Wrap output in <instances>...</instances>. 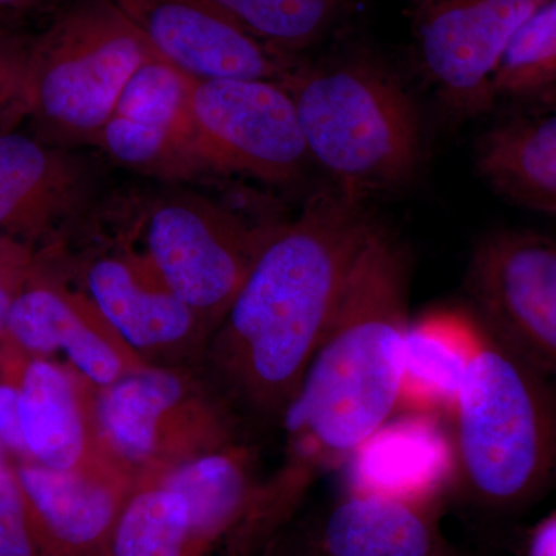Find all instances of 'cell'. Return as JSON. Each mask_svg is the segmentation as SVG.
<instances>
[{
    "instance_id": "cell-18",
    "label": "cell",
    "mask_w": 556,
    "mask_h": 556,
    "mask_svg": "<svg viewBox=\"0 0 556 556\" xmlns=\"http://www.w3.org/2000/svg\"><path fill=\"white\" fill-rule=\"evenodd\" d=\"M316 533L328 556H463L442 533L434 504L375 493L348 490Z\"/></svg>"
},
{
    "instance_id": "cell-13",
    "label": "cell",
    "mask_w": 556,
    "mask_h": 556,
    "mask_svg": "<svg viewBox=\"0 0 556 556\" xmlns=\"http://www.w3.org/2000/svg\"><path fill=\"white\" fill-rule=\"evenodd\" d=\"M5 339L27 356L51 358L56 354L94 388L144 367L83 292L73 291L46 260L11 306Z\"/></svg>"
},
{
    "instance_id": "cell-31",
    "label": "cell",
    "mask_w": 556,
    "mask_h": 556,
    "mask_svg": "<svg viewBox=\"0 0 556 556\" xmlns=\"http://www.w3.org/2000/svg\"><path fill=\"white\" fill-rule=\"evenodd\" d=\"M527 556H556V511L533 529Z\"/></svg>"
},
{
    "instance_id": "cell-7",
    "label": "cell",
    "mask_w": 556,
    "mask_h": 556,
    "mask_svg": "<svg viewBox=\"0 0 556 556\" xmlns=\"http://www.w3.org/2000/svg\"><path fill=\"white\" fill-rule=\"evenodd\" d=\"M277 226L254 225L232 208L181 192L150 204L139 236L163 283L211 336Z\"/></svg>"
},
{
    "instance_id": "cell-32",
    "label": "cell",
    "mask_w": 556,
    "mask_h": 556,
    "mask_svg": "<svg viewBox=\"0 0 556 556\" xmlns=\"http://www.w3.org/2000/svg\"><path fill=\"white\" fill-rule=\"evenodd\" d=\"M412 5L415 7L416 11L422 10L424 7H427L428 3L433 2V0H409Z\"/></svg>"
},
{
    "instance_id": "cell-14",
    "label": "cell",
    "mask_w": 556,
    "mask_h": 556,
    "mask_svg": "<svg viewBox=\"0 0 556 556\" xmlns=\"http://www.w3.org/2000/svg\"><path fill=\"white\" fill-rule=\"evenodd\" d=\"M159 56L195 79H274L294 67L214 0H110Z\"/></svg>"
},
{
    "instance_id": "cell-24",
    "label": "cell",
    "mask_w": 556,
    "mask_h": 556,
    "mask_svg": "<svg viewBox=\"0 0 556 556\" xmlns=\"http://www.w3.org/2000/svg\"><path fill=\"white\" fill-rule=\"evenodd\" d=\"M281 61L320 42L346 16L354 0H214Z\"/></svg>"
},
{
    "instance_id": "cell-26",
    "label": "cell",
    "mask_w": 556,
    "mask_h": 556,
    "mask_svg": "<svg viewBox=\"0 0 556 556\" xmlns=\"http://www.w3.org/2000/svg\"><path fill=\"white\" fill-rule=\"evenodd\" d=\"M0 556H51L13 463L0 467Z\"/></svg>"
},
{
    "instance_id": "cell-25",
    "label": "cell",
    "mask_w": 556,
    "mask_h": 556,
    "mask_svg": "<svg viewBox=\"0 0 556 556\" xmlns=\"http://www.w3.org/2000/svg\"><path fill=\"white\" fill-rule=\"evenodd\" d=\"M495 97L533 105L556 101V0H546L511 40Z\"/></svg>"
},
{
    "instance_id": "cell-27",
    "label": "cell",
    "mask_w": 556,
    "mask_h": 556,
    "mask_svg": "<svg viewBox=\"0 0 556 556\" xmlns=\"http://www.w3.org/2000/svg\"><path fill=\"white\" fill-rule=\"evenodd\" d=\"M35 35L0 25V131L24 121V90Z\"/></svg>"
},
{
    "instance_id": "cell-6",
    "label": "cell",
    "mask_w": 556,
    "mask_h": 556,
    "mask_svg": "<svg viewBox=\"0 0 556 556\" xmlns=\"http://www.w3.org/2000/svg\"><path fill=\"white\" fill-rule=\"evenodd\" d=\"M93 405L105 448L137 477L241 442L192 369L144 365L94 388Z\"/></svg>"
},
{
    "instance_id": "cell-19",
    "label": "cell",
    "mask_w": 556,
    "mask_h": 556,
    "mask_svg": "<svg viewBox=\"0 0 556 556\" xmlns=\"http://www.w3.org/2000/svg\"><path fill=\"white\" fill-rule=\"evenodd\" d=\"M348 463L350 492L434 504L455 470V453L433 415L409 412L391 417Z\"/></svg>"
},
{
    "instance_id": "cell-4",
    "label": "cell",
    "mask_w": 556,
    "mask_h": 556,
    "mask_svg": "<svg viewBox=\"0 0 556 556\" xmlns=\"http://www.w3.org/2000/svg\"><path fill=\"white\" fill-rule=\"evenodd\" d=\"M291 94L308 149L336 188L365 197L407 185L420 163L419 116L407 91L364 60L292 67Z\"/></svg>"
},
{
    "instance_id": "cell-33",
    "label": "cell",
    "mask_w": 556,
    "mask_h": 556,
    "mask_svg": "<svg viewBox=\"0 0 556 556\" xmlns=\"http://www.w3.org/2000/svg\"><path fill=\"white\" fill-rule=\"evenodd\" d=\"M10 459L9 456H7L5 450H3L2 444H0V467L5 466V464H9Z\"/></svg>"
},
{
    "instance_id": "cell-17",
    "label": "cell",
    "mask_w": 556,
    "mask_h": 556,
    "mask_svg": "<svg viewBox=\"0 0 556 556\" xmlns=\"http://www.w3.org/2000/svg\"><path fill=\"white\" fill-rule=\"evenodd\" d=\"M20 388L22 431L33 463L65 471L124 467L102 442L94 387L79 372L64 362L27 356Z\"/></svg>"
},
{
    "instance_id": "cell-15",
    "label": "cell",
    "mask_w": 556,
    "mask_h": 556,
    "mask_svg": "<svg viewBox=\"0 0 556 556\" xmlns=\"http://www.w3.org/2000/svg\"><path fill=\"white\" fill-rule=\"evenodd\" d=\"M190 76L161 56L134 73L93 146L139 174L190 179L203 174L190 146Z\"/></svg>"
},
{
    "instance_id": "cell-22",
    "label": "cell",
    "mask_w": 556,
    "mask_h": 556,
    "mask_svg": "<svg viewBox=\"0 0 556 556\" xmlns=\"http://www.w3.org/2000/svg\"><path fill=\"white\" fill-rule=\"evenodd\" d=\"M478 340V321L470 324L455 314H431L409 321L399 408L426 415L452 412Z\"/></svg>"
},
{
    "instance_id": "cell-9",
    "label": "cell",
    "mask_w": 556,
    "mask_h": 556,
    "mask_svg": "<svg viewBox=\"0 0 556 556\" xmlns=\"http://www.w3.org/2000/svg\"><path fill=\"white\" fill-rule=\"evenodd\" d=\"M466 287L475 320L556 387V237H486L471 255Z\"/></svg>"
},
{
    "instance_id": "cell-16",
    "label": "cell",
    "mask_w": 556,
    "mask_h": 556,
    "mask_svg": "<svg viewBox=\"0 0 556 556\" xmlns=\"http://www.w3.org/2000/svg\"><path fill=\"white\" fill-rule=\"evenodd\" d=\"M13 466L51 556H108L137 475L124 467L53 470L33 460Z\"/></svg>"
},
{
    "instance_id": "cell-23",
    "label": "cell",
    "mask_w": 556,
    "mask_h": 556,
    "mask_svg": "<svg viewBox=\"0 0 556 556\" xmlns=\"http://www.w3.org/2000/svg\"><path fill=\"white\" fill-rule=\"evenodd\" d=\"M108 556H190L185 497L155 475H141L121 508Z\"/></svg>"
},
{
    "instance_id": "cell-11",
    "label": "cell",
    "mask_w": 556,
    "mask_h": 556,
    "mask_svg": "<svg viewBox=\"0 0 556 556\" xmlns=\"http://www.w3.org/2000/svg\"><path fill=\"white\" fill-rule=\"evenodd\" d=\"M83 277L87 298L144 364L193 371L207 329L141 251L119 248L94 255Z\"/></svg>"
},
{
    "instance_id": "cell-3",
    "label": "cell",
    "mask_w": 556,
    "mask_h": 556,
    "mask_svg": "<svg viewBox=\"0 0 556 556\" xmlns=\"http://www.w3.org/2000/svg\"><path fill=\"white\" fill-rule=\"evenodd\" d=\"M452 415L455 475L478 507L522 510L556 481V387L481 325Z\"/></svg>"
},
{
    "instance_id": "cell-12",
    "label": "cell",
    "mask_w": 556,
    "mask_h": 556,
    "mask_svg": "<svg viewBox=\"0 0 556 556\" xmlns=\"http://www.w3.org/2000/svg\"><path fill=\"white\" fill-rule=\"evenodd\" d=\"M97 174L67 148L16 129L0 131V237L53 251L90 207Z\"/></svg>"
},
{
    "instance_id": "cell-5",
    "label": "cell",
    "mask_w": 556,
    "mask_h": 556,
    "mask_svg": "<svg viewBox=\"0 0 556 556\" xmlns=\"http://www.w3.org/2000/svg\"><path fill=\"white\" fill-rule=\"evenodd\" d=\"M153 56L156 51L110 0H73L33 39L24 119L50 144H93L124 87Z\"/></svg>"
},
{
    "instance_id": "cell-20",
    "label": "cell",
    "mask_w": 556,
    "mask_h": 556,
    "mask_svg": "<svg viewBox=\"0 0 556 556\" xmlns=\"http://www.w3.org/2000/svg\"><path fill=\"white\" fill-rule=\"evenodd\" d=\"M252 459L248 445L237 442L152 473L188 504L190 556H217L248 518L262 484Z\"/></svg>"
},
{
    "instance_id": "cell-34",
    "label": "cell",
    "mask_w": 556,
    "mask_h": 556,
    "mask_svg": "<svg viewBox=\"0 0 556 556\" xmlns=\"http://www.w3.org/2000/svg\"><path fill=\"white\" fill-rule=\"evenodd\" d=\"M0 25H5V24H0Z\"/></svg>"
},
{
    "instance_id": "cell-30",
    "label": "cell",
    "mask_w": 556,
    "mask_h": 556,
    "mask_svg": "<svg viewBox=\"0 0 556 556\" xmlns=\"http://www.w3.org/2000/svg\"><path fill=\"white\" fill-rule=\"evenodd\" d=\"M61 0H0V24L21 27L22 21L53 9Z\"/></svg>"
},
{
    "instance_id": "cell-8",
    "label": "cell",
    "mask_w": 556,
    "mask_h": 556,
    "mask_svg": "<svg viewBox=\"0 0 556 556\" xmlns=\"http://www.w3.org/2000/svg\"><path fill=\"white\" fill-rule=\"evenodd\" d=\"M186 110L203 174L283 185L309 161L294 102L280 80L189 78Z\"/></svg>"
},
{
    "instance_id": "cell-28",
    "label": "cell",
    "mask_w": 556,
    "mask_h": 556,
    "mask_svg": "<svg viewBox=\"0 0 556 556\" xmlns=\"http://www.w3.org/2000/svg\"><path fill=\"white\" fill-rule=\"evenodd\" d=\"M38 263V254L17 241L0 237V342L5 339L11 306Z\"/></svg>"
},
{
    "instance_id": "cell-1",
    "label": "cell",
    "mask_w": 556,
    "mask_h": 556,
    "mask_svg": "<svg viewBox=\"0 0 556 556\" xmlns=\"http://www.w3.org/2000/svg\"><path fill=\"white\" fill-rule=\"evenodd\" d=\"M378 228L362 197L334 188L274 230L193 368L237 427L281 422Z\"/></svg>"
},
{
    "instance_id": "cell-2",
    "label": "cell",
    "mask_w": 556,
    "mask_h": 556,
    "mask_svg": "<svg viewBox=\"0 0 556 556\" xmlns=\"http://www.w3.org/2000/svg\"><path fill=\"white\" fill-rule=\"evenodd\" d=\"M408 318V262L376 229L358 255L328 334L280 426L287 459L277 477L305 495L348 464L401 405Z\"/></svg>"
},
{
    "instance_id": "cell-10",
    "label": "cell",
    "mask_w": 556,
    "mask_h": 556,
    "mask_svg": "<svg viewBox=\"0 0 556 556\" xmlns=\"http://www.w3.org/2000/svg\"><path fill=\"white\" fill-rule=\"evenodd\" d=\"M546 0H433L417 11V53L450 109L478 115L495 104L497 68Z\"/></svg>"
},
{
    "instance_id": "cell-21",
    "label": "cell",
    "mask_w": 556,
    "mask_h": 556,
    "mask_svg": "<svg viewBox=\"0 0 556 556\" xmlns=\"http://www.w3.org/2000/svg\"><path fill=\"white\" fill-rule=\"evenodd\" d=\"M535 105L482 135L477 166L504 199L556 214V101Z\"/></svg>"
},
{
    "instance_id": "cell-29",
    "label": "cell",
    "mask_w": 556,
    "mask_h": 556,
    "mask_svg": "<svg viewBox=\"0 0 556 556\" xmlns=\"http://www.w3.org/2000/svg\"><path fill=\"white\" fill-rule=\"evenodd\" d=\"M255 556H328L318 543L316 526L283 527Z\"/></svg>"
}]
</instances>
